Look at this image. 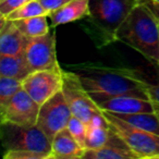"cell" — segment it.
Here are the masks:
<instances>
[{"mask_svg": "<svg viewBox=\"0 0 159 159\" xmlns=\"http://www.w3.org/2000/svg\"><path fill=\"white\" fill-rule=\"evenodd\" d=\"M70 71L79 76L83 87L97 105L122 95L149 98L147 92L149 83L134 69L84 62L71 66Z\"/></svg>", "mask_w": 159, "mask_h": 159, "instance_id": "1", "label": "cell"}, {"mask_svg": "<svg viewBox=\"0 0 159 159\" xmlns=\"http://www.w3.org/2000/svg\"><path fill=\"white\" fill-rule=\"evenodd\" d=\"M116 39L132 47L152 64L159 63V21L142 1L119 27Z\"/></svg>", "mask_w": 159, "mask_h": 159, "instance_id": "2", "label": "cell"}, {"mask_svg": "<svg viewBox=\"0 0 159 159\" xmlns=\"http://www.w3.org/2000/svg\"><path fill=\"white\" fill-rule=\"evenodd\" d=\"M141 0H89V21L104 44L116 42V35Z\"/></svg>", "mask_w": 159, "mask_h": 159, "instance_id": "3", "label": "cell"}, {"mask_svg": "<svg viewBox=\"0 0 159 159\" xmlns=\"http://www.w3.org/2000/svg\"><path fill=\"white\" fill-rule=\"evenodd\" d=\"M1 141L5 150H27L51 159V141L37 125L1 123Z\"/></svg>", "mask_w": 159, "mask_h": 159, "instance_id": "4", "label": "cell"}, {"mask_svg": "<svg viewBox=\"0 0 159 159\" xmlns=\"http://www.w3.org/2000/svg\"><path fill=\"white\" fill-rule=\"evenodd\" d=\"M110 128L125 142L139 159L159 158V135L128 123L109 111H102Z\"/></svg>", "mask_w": 159, "mask_h": 159, "instance_id": "5", "label": "cell"}, {"mask_svg": "<svg viewBox=\"0 0 159 159\" xmlns=\"http://www.w3.org/2000/svg\"><path fill=\"white\" fill-rule=\"evenodd\" d=\"M62 93L70 107L72 115L84 122H89L102 109L83 87L79 76L72 71L63 70Z\"/></svg>", "mask_w": 159, "mask_h": 159, "instance_id": "6", "label": "cell"}, {"mask_svg": "<svg viewBox=\"0 0 159 159\" xmlns=\"http://www.w3.org/2000/svg\"><path fill=\"white\" fill-rule=\"evenodd\" d=\"M72 116V111L61 91L40 105L36 125L52 141L58 132L68 126Z\"/></svg>", "mask_w": 159, "mask_h": 159, "instance_id": "7", "label": "cell"}, {"mask_svg": "<svg viewBox=\"0 0 159 159\" xmlns=\"http://www.w3.org/2000/svg\"><path fill=\"white\" fill-rule=\"evenodd\" d=\"M32 72L39 70H59L62 69L57 60L55 33L31 38L23 52Z\"/></svg>", "mask_w": 159, "mask_h": 159, "instance_id": "8", "label": "cell"}, {"mask_svg": "<svg viewBox=\"0 0 159 159\" xmlns=\"http://www.w3.org/2000/svg\"><path fill=\"white\" fill-rule=\"evenodd\" d=\"M63 86V70H39L30 73L23 80V89L35 100L43 105Z\"/></svg>", "mask_w": 159, "mask_h": 159, "instance_id": "9", "label": "cell"}, {"mask_svg": "<svg viewBox=\"0 0 159 159\" xmlns=\"http://www.w3.org/2000/svg\"><path fill=\"white\" fill-rule=\"evenodd\" d=\"M40 105L37 104L24 89L16 94L6 106L0 108V123H11L20 126L37 124Z\"/></svg>", "mask_w": 159, "mask_h": 159, "instance_id": "10", "label": "cell"}, {"mask_svg": "<svg viewBox=\"0 0 159 159\" xmlns=\"http://www.w3.org/2000/svg\"><path fill=\"white\" fill-rule=\"evenodd\" d=\"M98 106L102 111L113 113L155 112L154 102L150 98H144L137 95L117 96L100 102Z\"/></svg>", "mask_w": 159, "mask_h": 159, "instance_id": "11", "label": "cell"}, {"mask_svg": "<svg viewBox=\"0 0 159 159\" xmlns=\"http://www.w3.org/2000/svg\"><path fill=\"white\" fill-rule=\"evenodd\" d=\"M0 55H22L30 42L14 21L0 16Z\"/></svg>", "mask_w": 159, "mask_h": 159, "instance_id": "12", "label": "cell"}, {"mask_svg": "<svg viewBox=\"0 0 159 159\" xmlns=\"http://www.w3.org/2000/svg\"><path fill=\"white\" fill-rule=\"evenodd\" d=\"M84 158L87 159H139L125 142L110 128L107 143L98 149H89Z\"/></svg>", "mask_w": 159, "mask_h": 159, "instance_id": "13", "label": "cell"}, {"mask_svg": "<svg viewBox=\"0 0 159 159\" xmlns=\"http://www.w3.org/2000/svg\"><path fill=\"white\" fill-rule=\"evenodd\" d=\"M85 152L86 149L77 143L68 128L58 132L51 141V159H81Z\"/></svg>", "mask_w": 159, "mask_h": 159, "instance_id": "14", "label": "cell"}, {"mask_svg": "<svg viewBox=\"0 0 159 159\" xmlns=\"http://www.w3.org/2000/svg\"><path fill=\"white\" fill-rule=\"evenodd\" d=\"M89 13V0H71L60 9L48 14L51 27L72 23L87 16Z\"/></svg>", "mask_w": 159, "mask_h": 159, "instance_id": "15", "label": "cell"}, {"mask_svg": "<svg viewBox=\"0 0 159 159\" xmlns=\"http://www.w3.org/2000/svg\"><path fill=\"white\" fill-rule=\"evenodd\" d=\"M86 150L98 149L107 143L110 133V124L102 110L96 113L87 122Z\"/></svg>", "mask_w": 159, "mask_h": 159, "instance_id": "16", "label": "cell"}, {"mask_svg": "<svg viewBox=\"0 0 159 159\" xmlns=\"http://www.w3.org/2000/svg\"><path fill=\"white\" fill-rule=\"evenodd\" d=\"M32 73L24 56L22 55H0V76H9L24 80Z\"/></svg>", "mask_w": 159, "mask_h": 159, "instance_id": "17", "label": "cell"}, {"mask_svg": "<svg viewBox=\"0 0 159 159\" xmlns=\"http://www.w3.org/2000/svg\"><path fill=\"white\" fill-rule=\"evenodd\" d=\"M113 113V112H112ZM118 118L124 120L128 123L139 128L142 130L149 131L159 135V117L156 112L141 113H113Z\"/></svg>", "mask_w": 159, "mask_h": 159, "instance_id": "18", "label": "cell"}, {"mask_svg": "<svg viewBox=\"0 0 159 159\" xmlns=\"http://www.w3.org/2000/svg\"><path fill=\"white\" fill-rule=\"evenodd\" d=\"M48 16H37L29 19L14 21L16 25L27 38H35L47 34L50 31V27L47 21Z\"/></svg>", "mask_w": 159, "mask_h": 159, "instance_id": "19", "label": "cell"}, {"mask_svg": "<svg viewBox=\"0 0 159 159\" xmlns=\"http://www.w3.org/2000/svg\"><path fill=\"white\" fill-rule=\"evenodd\" d=\"M37 16H48V13L43 7L39 0H30L27 2L23 3L22 6L18 7L16 9H14L10 13H8L5 18L11 21H16Z\"/></svg>", "mask_w": 159, "mask_h": 159, "instance_id": "20", "label": "cell"}, {"mask_svg": "<svg viewBox=\"0 0 159 159\" xmlns=\"http://www.w3.org/2000/svg\"><path fill=\"white\" fill-rule=\"evenodd\" d=\"M22 89V80L9 76H0V108L6 106L10 99Z\"/></svg>", "mask_w": 159, "mask_h": 159, "instance_id": "21", "label": "cell"}, {"mask_svg": "<svg viewBox=\"0 0 159 159\" xmlns=\"http://www.w3.org/2000/svg\"><path fill=\"white\" fill-rule=\"evenodd\" d=\"M68 130L71 132L77 143L86 149V136H87V124L83 120L72 116L68 124Z\"/></svg>", "mask_w": 159, "mask_h": 159, "instance_id": "22", "label": "cell"}, {"mask_svg": "<svg viewBox=\"0 0 159 159\" xmlns=\"http://www.w3.org/2000/svg\"><path fill=\"white\" fill-rule=\"evenodd\" d=\"M5 159H45L43 156L36 152H27V150H5L3 154Z\"/></svg>", "mask_w": 159, "mask_h": 159, "instance_id": "23", "label": "cell"}, {"mask_svg": "<svg viewBox=\"0 0 159 159\" xmlns=\"http://www.w3.org/2000/svg\"><path fill=\"white\" fill-rule=\"evenodd\" d=\"M30 0H0V16H6Z\"/></svg>", "mask_w": 159, "mask_h": 159, "instance_id": "24", "label": "cell"}, {"mask_svg": "<svg viewBox=\"0 0 159 159\" xmlns=\"http://www.w3.org/2000/svg\"><path fill=\"white\" fill-rule=\"evenodd\" d=\"M39 1L43 5V7L45 8V10L47 11V13L49 14L51 12L56 11V10L60 9L61 7H63L64 5L70 2L71 0H39Z\"/></svg>", "mask_w": 159, "mask_h": 159, "instance_id": "25", "label": "cell"}, {"mask_svg": "<svg viewBox=\"0 0 159 159\" xmlns=\"http://www.w3.org/2000/svg\"><path fill=\"white\" fill-rule=\"evenodd\" d=\"M154 66H155V69H156L158 81H157L156 84H150L149 83V86H148L147 92H148V95H149L150 99L159 104V63L154 64Z\"/></svg>", "mask_w": 159, "mask_h": 159, "instance_id": "26", "label": "cell"}, {"mask_svg": "<svg viewBox=\"0 0 159 159\" xmlns=\"http://www.w3.org/2000/svg\"><path fill=\"white\" fill-rule=\"evenodd\" d=\"M142 2H144L155 14V16L157 18V20L159 21V2L152 1V0H141Z\"/></svg>", "mask_w": 159, "mask_h": 159, "instance_id": "27", "label": "cell"}, {"mask_svg": "<svg viewBox=\"0 0 159 159\" xmlns=\"http://www.w3.org/2000/svg\"><path fill=\"white\" fill-rule=\"evenodd\" d=\"M152 102H154V100H152ZM154 106H155V112H156L157 116L159 117V104L156 102H154Z\"/></svg>", "mask_w": 159, "mask_h": 159, "instance_id": "28", "label": "cell"}, {"mask_svg": "<svg viewBox=\"0 0 159 159\" xmlns=\"http://www.w3.org/2000/svg\"><path fill=\"white\" fill-rule=\"evenodd\" d=\"M152 1H156V2H159V0H152Z\"/></svg>", "mask_w": 159, "mask_h": 159, "instance_id": "29", "label": "cell"}]
</instances>
